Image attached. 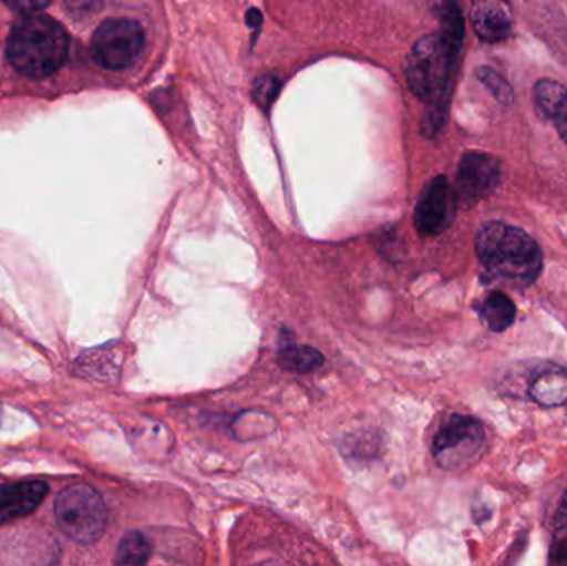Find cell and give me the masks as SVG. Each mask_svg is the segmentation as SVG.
I'll list each match as a JSON object with an SVG mask.
<instances>
[{
	"label": "cell",
	"mask_w": 567,
	"mask_h": 566,
	"mask_svg": "<svg viewBox=\"0 0 567 566\" xmlns=\"http://www.w3.org/2000/svg\"><path fill=\"white\" fill-rule=\"evenodd\" d=\"M462 45L439 30L422 37L406 56L405 76L410 90L429 105L422 123L426 136L439 135L445 125Z\"/></svg>",
	"instance_id": "6da1fadb"
},
{
	"label": "cell",
	"mask_w": 567,
	"mask_h": 566,
	"mask_svg": "<svg viewBox=\"0 0 567 566\" xmlns=\"http://www.w3.org/2000/svg\"><path fill=\"white\" fill-rule=\"evenodd\" d=\"M476 255L493 279L532 286L542 275L543 253L525 229L502 222L488 223L476 235Z\"/></svg>",
	"instance_id": "7a4b0ae2"
},
{
	"label": "cell",
	"mask_w": 567,
	"mask_h": 566,
	"mask_svg": "<svg viewBox=\"0 0 567 566\" xmlns=\"http://www.w3.org/2000/svg\"><path fill=\"white\" fill-rule=\"evenodd\" d=\"M70 37L62 23L39 12L23 13L7 40L10 65L30 79H45L62 69Z\"/></svg>",
	"instance_id": "3957f363"
},
{
	"label": "cell",
	"mask_w": 567,
	"mask_h": 566,
	"mask_svg": "<svg viewBox=\"0 0 567 566\" xmlns=\"http://www.w3.org/2000/svg\"><path fill=\"white\" fill-rule=\"evenodd\" d=\"M55 517L63 534L83 545L99 541L109 521L102 495L86 484L70 485L60 492Z\"/></svg>",
	"instance_id": "277c9868"
},
{
	"label": "cell",
	"mask_w": 567,
	"mask_h": 566,
	"mask_svg": "<svg viewBox=\"0 0 567 566\" xmlns=\"http://www.w3.org/2000/svg\"><path fill=\"white\" fill-rule=\"evenodd\" d=\"M486 445V432L478 419L450 415L436 432L433 455L440 467L449 472L463 471L478 461Z\"/></svg>",
	"instance_id": "5b68a950"
},
{
	"label": "cell",
	"mask_w": 567,
	"mask_h": 566,
	"mask_svg": "<svg viewBox=\"0 0 567 566\" xmlns=\"http://www.w3.org/2000/svg\"><path fill=\"white\" fill-rule=\"evenodd\" d=\"M143 49L145 32L142 25L132 19H109L100 23L90 45L96 65L113 72L135 65Z\"/></svg>",
	"instance_id": "8992f818"
},
{
	"label": "cell",
	"mask_w": 567,
	"mask_h": 566,
	"mask_svg": "<svg viewBox=\"0 0 567 566\" xmlns=\"http://www.w3.org/2000/svg\"><path fill=\"white\" fill-rule=\"evenodd\" d=\"M502 182V165L495 156L482 152H468L456 172V203L473 206L488 198Z\"/></svg>",
	"instance_id": "52a82bcc"
},
{
	"label": "cell",
	"mask_w": 567,
	"mask_h": 566,
	"mask_svg": "<svg viewBox=\"0 0 567 566\" xmlns=\"http://www.w3.org/2000/svg\"><path fill=\"white\" fill-rule=\"evenodd\" d=\"M455 189L445 176H435L426 183L415 208V226L420 235L436 236L445 231L455 215Z\"/></svg>",
	"instance_id": "ba28073f"
},
{
	"label": "cell",
	"mask_w": 567,
	"mask_h": 566,
	"mask_svg": "<svg viewBox=\"0 0 567 566\" xmlns=\"http://www.w3.org/2000/svg\"><path fill=\"white\" fill-rule=\"evenodd\" d=\"M472 23L476 35L488 43L509 39L515 29L512 10L505 0H473Z\"/></svg>",
	"instance_id": "9c48e42d"
},
{
	"label": "cell",
	"mask_w": 567,
	"mask_h": 566,
	"mask_svg": "<svg viewBox=\"0 0 567 566\" xmlns=\"http://www.w3.org/2000/svg\"><path fill=\"white\" fill-rule=\"evenodd\" d=\"M49 494V485L40 481L17 482L0 488V525L32 514Z\"/></svg>",
	"instance_id": "30bf717a"
},
{
	"label": "cell",
	"mask_w": 567,
	"mask_h": 566,
	"mask_svg": "<svg viewBox=\"0 0 567 566\" xmlns=\"http://www.w3.org/2000/svg\"><path fill=\"white\" fill-rule=\"evenodd\" d=\"M533 401L545 408H556L567 402V372L553 369L533 379L529 385Z\"/></svg>",
	"instance_id": "8fae6325"
},
{
	"label": "cell",
	"mask_w": 567,
	"mask_h": 566,
	"mask_svg": "<svg viewBox=\"0 0 567 566\" xmlns=\"http://www.w3.org/2000/svg\"><path fill=\"white\" fill-rule=\"evenodd\" d=\"M480 318L493 332H503L515 322L516 306L505 292L492 291L478 305Z\"/></svg>",
	"instance_id": "7c38bea8"
},
{
	"label": "cell",
	"mask_w": 567,
	"mask_h": 566,
	"mask_svg": "<svg viewBox=\"0 0 567 566\" xmlns=\"http://www.w3.org/2000/svg\"><path fill=\"white\" fill-rule=\"evenodd\" d=\"M533 100L539 116L555 122L567 106V89L556 80L543 79L533 89Z\"/></svg>",
	"instance_id": "4fadbf2b"
},
{
	"label": "cell",
	"mask_w": 567,
	"mask_h": 566,
	"mask_svg": "<svg viewBox=\"0 0 567 566\" xmlns=\"http://www.w3.org/2000/svg\"><path fill=\"white\" fill-rule=\"evenodd\" d=\"M323 358L316 349L307 348V346H290V348L282 349L279 354V366L286 371L306 372L316 371L319 366H322Z\"/></svg>",
	"instance_id": "5bb4252c"
},
{
	"label": "cell",
	"mask_w": 567,
	"mask_h": 566,
	"mask_svg": "<svg viewBox=\"0 0 567 566\" xmlns=\"http://www.w3.org/2000/svg\"><path fill=\"white\" fill-rule=\"evenodd\" d=\"M152 555V547L145 535L140 532H130L120 542L116 550V564L120 565H143L148 562Z\"/></svg>",
	"instance_id": "9a60e30c"
},
{
	"label": "cell",
	"mask_w": 567,
	"mask_h": 566,
	"mask_svg": "<svg viewBox=\"0 0 567 566\" xmlns=\"http://www.w3.org/2000/svg\"><path fill=\"white\" fill-rule=\"evenodd\" d=\"M440 30L450 39L463 43L465 37V22H463L462 10L456 0H445L440 7Z\"/></svg>",
	"instance_id": "2e32d148"
},
{
	"label": "cell",
	"mask_w": 567,
	"mask_h": 566,
	"mask_svg": "<svg viewBox=\"0 0 567 566\" xmlns=\"http://www.w3.org/2000/svg\"><path fill=\"white\" fill-rule=\"evenodd\" d=\"M476 76L503 105H512L515 102V92H513L512 85L496 70L489 69V66H480L476 70Z\"/></svg>",
	"instance_id": "e0dca14e"
},
{
	"label": "cell",
	"mask_w": 567,
	"mask_h": 566,
	"mask_svg": "<svg viewBox=\"0 0 567 566\" xmlns=\"http://www.w3.org/2000/svg\"><path fill=\"white\" fill-rule=\"evenodd\" d=\"M279 90H281V80L272 73H266L256 79L252 85V99L262 110H268L278 99Z\"/></svg>",
	"instance_id": "ac0fdd59"
},
{
	"label": "cell",
	"mask_w": 567,
	"mask_h": 566,
	"mask_svg": "<svg viewBox=\"0 0 567 566\" xmlns=\"http://www.w3.org/2000/svg\"><path fill=\"white\" fill-rule=\"evenodd\" d=\"M549 562L553 565L567 566V532H556L555 542H553Z\"/></svg>",
	"instance_id": "d6986e66"
},
{
	"label": "cell",
	"mask_w": 567,
	"mask_h": 566,
	"mask_svg": "<svg viewBox=\"0 0 567 566\" xmlns=\"http://www.w3.org/2000/svg\"><path fill=\"white\" fill-rule=\"evenodd\" d=\"M2 2L16 12L33 13L45 9L52 0H2Z\"/></svg>",
	"instance_id": "ffe728a7"
},
{
	"label": "cell",
	"mask_w": 567,
	"mask_h": 566,
	"mask_svg": "<svg viewBox=\"0 0 567 566\" xmlns=\"http://www.w3.org/2000/svg\"><path fill=\"white\" fill-rule=\"evenodd\" d=\"M555 528L556 532H567V491L563 495L558 512H556Z\"/></svg>",
	"instance_id": "44dd1931"
},
{
	"label": "cell",
	"mask_w": 567,
	"mask_h": 566,
	"mask_svg": "<svg viewBox=\"0 0 567 566\" xmlns=\"http://www.w3.org/2000/svg\"><path fill=\"white\" fill-rule=\"evenodd\" d=\"M246 23H248L249 29L259 30L262 25V13L259 12L258 9H251L246 16Z\"/></svg>",
	"instance_id": "7402d4cb"
},
{
	"label": "cell",
	"mask_w": 567,
	"mask_h": 566,
	"mask_svg": "<svg viewBox=\"0 0 567 566\" xmlns=\"http://www.w3.org/2000/svg\"><path fill=\"white\" fill-rule=\"evenodd\" d=\"M556 128H558L559 136H561L563 142L567 143V106L563 110L561 115L555 120Z\"/></svg>",
	"instance_id": "603a6c76"
}]
</instances>
